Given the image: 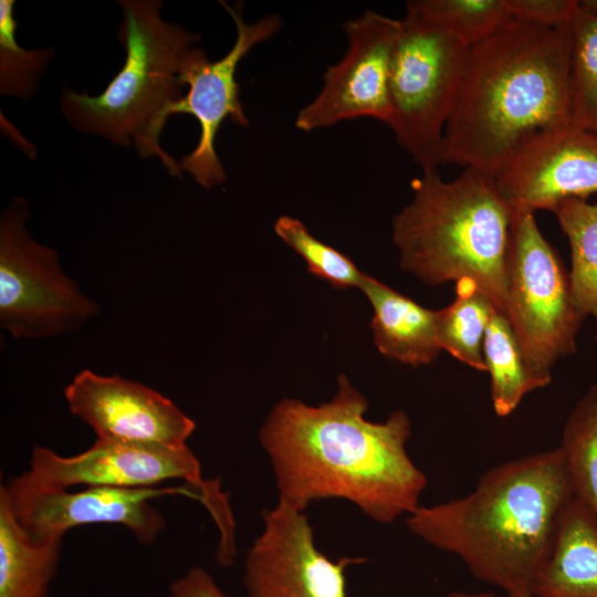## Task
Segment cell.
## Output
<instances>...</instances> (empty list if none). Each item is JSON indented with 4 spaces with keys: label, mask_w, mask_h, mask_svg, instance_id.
Returning <instances> with one entry per match:
<instances>
[{
    "label": "cell",
    "mask_w": 597,
    "mask_h": 597,
    "mask_svg": "<svg viewBox=\"0 0 597 597\" xmlns=\"http://www.w3.org/2000/svg\"><path fill=\"white\" fill-rule=\"evenodd\" d=\"M574 500L557 448L489 469L468 494L406 517L428 545L457 556L472 576L509 596H532Z\"/></svg>",
    "instance_id": "obj_3"
},
{
    "label": "cell",
    "mask_w": 597,
    "mask_h": 597,
    "mask_svg": "<svg viewBox=\"0 0 597 597\" xmlns=\"http://www.w3.org/2000/svg\"><path fill=\"white\" fill-rule=\"evenodd\" d=\"M2 494L21 527L36 541H62L73 527L118 524L148 545L166 527L163 513L151 503L165 495H187L202 503L200 493L187 488L87 486L81 491L41 486L24 473L1 485Z\"/></svg>",
    "instance_id": "obj_10"
},
{
    "label": "cell",
    "mask_w": 597,
    "mask_h": 597,
    "mask_svg": "<svg viewBox=\"0 0 597 597\" xmlns=\"http://www.w3.org/2000/svg\"><path fill=\"white\" fill-rule=\"evenodd\" d=\"M343 28L346 53L326 70L318 94L298 112L295 127L302 132L359 117L390 121L389 82L401 20L366 10Z\"/></svg>",
    "instance_id": "obj_12"
},
{
    "label": "cell",
    "mask_w": 597,
    "mask_h": 597,
    "mask_svg": "<svg viewBox=\"0 0 597 597\" xmlns=\"http://www.w3.org/2000/svg\"><path fill=\"white\" fill-rule=\"evenodd\" d=\"M359 289L374 308L371 329L378 350L415 367L432 363L440 353L437 311L364 273Z\"/></svg>",
    "instance_id": "obj_16"
},
{
    "label": "cell",
    "mask_w": 597,
    "mask_h": 597,
    "mask_svg": "<svg viewBox=\"0 0 597 597\" xmlns=\"http://www.w3.org/2000/svg\"><path fill=\"white\" fill-rule=\"evenodd\" d=\"M367 409V399L345 375L327 402L284 398L272 408L259 439L280 503L305 512L312 502L343 499L383 524L420 506L427 476L407 451L409 417L398 410L373 422L365 418Z\"/></svg>",
    "instance_id": "obj_1"
},
{
    "label": "cell",
    "mask_w": 597,
    "mask_h": 597,
    "mask_svg": "<svg viewBox=\"0 0 597 597\" xmlns=\"http://www.w3.org/2000/svg\"><path fill=\"white\" fill-rule=\"evenodd\" d=\"M24 474L41 486L66 490L78 485L151 488L169 480H184L200 493L218 526V553H235V527L228 495L221 491L218 479L202 478L200 462L188 446L97 439L87 450L72 457L34 446L30 469Z\"/></svg>",
    "instance_id": "obj_8"
},
{
    "label": "cell",
    "mask_w": 597,
    "mask_h": 597,
    "mask_svg": "<svg viewBox=\"0 0 597 597\" xmlns=\"http://www.w3.org/2000/svg\"><path fill=\"white\" fill-rule=\"evenodd\" d=\"M262 516L263 531L244 564L248 597H346L347 567L367 558H328L317 548L305 512L277 502Z\"/></svg>",
    "instance_id": "obj_13"
},
{
    "label": "cell",
    "mask_w": 597,
    "mask_h": 597,
    "mask_svg": "<svg viewBox=\"0 0 597 597\" xmlns=\"http://www.w3.org/2000/svg\"><path fill=\"white\" fill-rule=\"evenodd\" d=\"M274 231L305 260L311 273L336 289H359L364 273L348 256L316 239L302 221L281 216L274 223Z\"/></svg>",
    "instance_id": "obj_26"
},
{
    "label": "cell",
    "mask_w": 597,
    "mask_h": 597,
    "mask_svg": "<svg viewBox=\"0 0 597 597\" xmlns=\"http://www.w3.org/2000/svg\"><path fill=\"white\" fill-rule=\"evenodd\" d=\"M578 6L587 12L597 14V0H579Z\"/></svg>",
    "instance_id": "obj_30"
},
{
    "label": "cell",
    "mask_w": 597,
    "mask_h": 597,
    "mask_svg": "<svg viewBox=\"0 0 597 597\" xmlns=\"http://www.w3.org/2000/svg\"><path fill=\"white\" fill-rule=\"evenodd\" d=\"M558 449L574 499L597 524V383L568 415Z\"/></svg>",
    "instance_id": "obj_19"
},
{
    "label": "cell",
    "mask_w": 597,
    "mask_h": 597,
    "mask_svg": "<svg viewBox=\"0 0 597 597\" xmlns=\"http://www.w3.org/2000/svg\"><path fill=\"white\" fill-rule=\"evenodd\" d=\"M394 218L400 266L430 285L469 280L505 315V260L513 210L495 178L473 168L451 181L438 170L411 181Z\"/></svg>",
    "instance_id": "obj_4"
},
{
    "label": "cell",
    "mask_w": 597,
    "mask_h": 597,
    "mask_svg": "<svg viewBox=\"0 0 597 597\" xmlns=\"http://www.w3.org/2000/svg\"><path fill=\"white\" fill-rule=\"evenodd\" d=\"M69 410L97 439L187 446L196 423L170 399L135 380L80 371L64 388Z\"/></svg>",
    "instance_id": "obj_14"
},
{
    "label": "cell",
    "mask_w": 597,
    "mask_h": 597,
    "mask_svg": "<svg viewBox=\"0 0 597 597\" xmlns=\"http://www.w3.org/2000/svg\"><path fill=\"white\" fill-rule=\"evenodd\" d=\"M171 597H227L213 577L201 567H192L169 587Z\"/></svg>",
    "instance_id": "obj_28"
},
{
    "label": "cell",
    "mask_w": 597,
    "mask_h": 597,
    "mask_svg": "<svg viewBox=\"0 0 597 597\" xmlns=\"http://www.w3.org/2000/svg\"><path fill=\"white\" fill-rule=\"evenodd\" d=\"M513 211L551 210L597 196V133L566 127L526 140L494 177Z\"/></svg>",
    "instance_id": "obj_15"
},
{
    "label": "cell",
    "mask_w": 597,
    "mask_h": 597,
    "mask_svg": "<svg viewBox=\"0 0 597 597\" xmlns=\"http://www.w3.org/2000/svg\"><path fill=\"white\" fill-rule=\"evenodd\" d=\"M494 308L474 282H457L453 302L437 311V341L440 349L475 370L486 371L482 348Z\"/></svg>",
    "instance_id": "obj_21"
},
{
    "label": "cell",
    "mask_w": 597,
    "mask_h": 597,
    "mask_svg": "<svg viewBox=\"0 0 597 597\" xmlns=\"http://www.w3.org/2000/svg\"><path fill=\"white\" fill-rule=\"evenodd\" d=\"M469 49L419 14L407 11L396 46L387 124L421 168L437 171L447 122L461 85Z\"/></svg>",
    "instance_id": "obj_7"
},
{
    "label": "cell",
    "mask_w": 597,
    "mask_h": 597,
    "mask_svg": "<svg viewBox=\"0 0 597 597\" xmlns=\"http://www.w3.org/2000/svg\"><path fill=\"white\" fill-rule=\"evenodd\" d=\"M505 281V316L540 389L549 384L556 362L576 352L585 317L575 304L568 272L533 212L513 211Z\"/></svg>",
    "instance_id": "obj_6"
},
{
    "label": "cell",
    "mask_w": 597,
    "mask_h": 597,
    "mask_svg": "<svg viewBox=\"0 0 597 597\" xmlns=\"http://www.w3.org/2000/svg\"><path fill=\"white\" fill-rule=\"evenodd\" d=\"M532 597H597V524L575 499L534 580Z\"/></svg>",
    "instance_id": "obj_17"
},
{
    "label": "cell",
    "mask_w": 597,
    "mask_h": 597,
    "mask_svg": "<svg viewBox=\"0 0 597 597\" xmlns=\"http://www.w3.org/2000/svg\"><path fill=\"white\" fill-rule=\"evenodd\" d=\"M509 597H532V596H524V595H512V596H509Z\"/></svg>",
    "instance_id": "obj_31"
},
{
    "label": "cell",
    "mask_w": 597,
    "mask_h": 597,
    "mask_svg": "<svg viewBox=\"0 0 597 597\" xmlns=\"http://www.w3.org/2000/svg\"><path fill=\"white\" fill-rule=\"evenodd\" d=\"M14 0L0 1V93L28 100L36 92L55 52L52 48L25 50L17 43Z\"/></svg>",
    "instance_id": "obj_25"
},
{
    "label": "cell",
    "mask_w": 597,
    "mask_h": 597,
    "mask_svg": "<svg viewBox=\"0 0 597 597\" xmlns=\"http://www.w3.org/2000/svg\"><path fill=\"white\" fill-rule=\"evenodd\" d=\"M406 8L468 48L513 20L503 0H412Z\"/></svg>",
    "instance_id": "obj_23"
},
{
    "label": "cell",
    "mask_w": 597,
    "mask_h": 597,
    "mask_svg": "<svg viewBox=\"0 0 597 597\" xmlns=\"http://www.w3.org/2000/svg\"><path fill=\"white\" fill-rule=\"evenodd\" d=\"M569 27L570 126L597 133V14L577 4Z\"/></svg>",
    "instance_id": "obj_24"
},
{
    "label": "cell",
    "mask_w": 597,
    "mask_h": 597,
    "mask_svg": "<svg viewBox=\"0 0 597 597\" xmlns=\"http://www.w3.org/2000/svg\"><path fill=\"white\" fill-rule=\"evenodd\" d=\"M447 597H496V595L491 591H481V593L451 591L448 594Z\"/></svg>",
    "instance_id": "obj_29"
},
{
    "label": "cell",
    "mask_w": 597,
    "mask_h": 597,
    "mask_svg": "<svg viewBox=\"0 0 597 597\" xmlns=\"http://www.w3.org/2000/svg\"><path fill=\"white\" fill-rule=\"evenodd\" d=\"M117 29L126 57L105 90L95 96L64 90L60 109L81 133L157 157L168 172L181 177L178 163L159 144L171 106L182 98L178 66L184 52L200 40L196 32L165 21L161 1L121 0Z\"/></svg>",
    "instance_id": "obj_5"
},
{
    "label": "cell",
    "mask_w": 597,
    "mask_h": 597,
    "mask_svg": "<svg viewBox=\"0 0 597 597\" xmlns=\"http://www.w3.org/2000/svg\"><path fill=\"white\" fill-rule=\"evenodd\" d=\"M551 211L569 242L568 275L575 304L585 318L597 322V202L567 198Z\"/></svg>",
    "instance_id": "obj_20"
},
{
    "label": "cell",
    "mask_w": 597,
    "mask_h": 597,
    "mask_svg": "<svg viewBox=\"0 0 597 597\" xmlns=\"http://www.w3.org/2000/svg\"><path fill=\"white\" fill-rule=\"evenodd\" d=\"M483 358L490 374L491 400L499 417L512 413L524 396L537 389L506 316L493 310L483 339Z\"/></svg>",
    "instance_id": "obj_22"
},
{
    "label": "cell",
    "mask_w": 597,
    "mask_h": 597,
    "mask_svg": "<svg viewBox=\"0 0 597 597\" xmlns=\"http://www.w3.org/2000/svg\"><path fill=\"white\" fill-rule=\"evenodd\" d=\"M514 20L543 28H563L570 24L577 10V0H503Z\"/></svg>",
    "instance_id": "obj_27"
},
{
    "label": "cell",
    "mask_w": 597,
    "mask_h": 597,
    "mask_svg": "<svg viewBox=\"0 0 597 597\" xmlns=\"http://www.w3.org/2000/svg\"><path fill=\"white\" fill-rule=\"evenodd\" d=\"M62 541H36L0 494V597H49Z\"/></svg>",
    "instance_id": "obj_18"
},
{
    "label": "cell",
    "mask_w": 597,
    "mask_h": 597,
    "mask_svg": "<svg viewBox=\"0 0 597 597\" xmlns=\"http://www.w3.org/2000/svg\"><path fill=\"white\" fill-rule=\"evenodd\" d=\"M29 216L21 197L0 216V324L14 338L56 336L85 324L98 305L63 272L57 252L29 234Z\"/></svg>",
    "instance_id": "obj_9"
},
{
    "label": "cell",
    "mask_w": 597,
    "mask_h": 597,
    "mask_svg": "<svg viewBox=\"0 0 597 597\" xmlns=\"http://www.w3.org/2000/svg\"><path fill=\"white\" fill-rule=\"evenodd\" d=\"M220 3L235 25L234 43L230 51L217 61H210L206 51L195 45L184 52L178 66V80L184 86L188 85L189 90L169 111V115L190 114L199 123L198 144L178 165L181 172L192 176L205 189L222 185L227 180L214 148V139L222 122L230 118L242 127L250 124L239 98L240 90L235 80L238 65L255 45L277 33L282 24L276 14L248 23L239 9L223 1Z\"/></svg>",
    "instance_id": "obj_11"
},
{
    "label": "cell",
    "mask_w": 597,
    "mask_h": 597,
    "mask_svg": "<svg viewBox=\"0 0 597 597\" xmlns=\"http://www.w3.org/2000/svg\"><path fill=\"white\" fill-rule=\"evenodd\" d=\"M570 27L512 20L471 46L441 164L495 177L531 137L570 126Z\"/></svg>",
    "instance_id": "obj_2"
}]
</instances>
